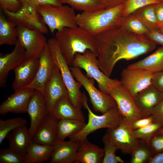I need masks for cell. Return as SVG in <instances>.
I'll use <instances>...</instances> for the list:
<instances>
[{
	"instance_id": "obj_1",
	"label": "cell",
	"mask_w": 163,
	"mask_h": 163,
	"mask_svg": "<svg viewBox=\"0 0 163 163\" xmlns=\"http://www.w3.org/2000/svg\"><path fill=\"white\" fill-rule=\"evenodd\" d=\"M95 37L99 50L98 65L108 77L119 61L135 59L152 51L157 44L146 35L130 32L121 26Z\"/></svg>"
},
{
	"instance_id": "obj_2",
	"label": "cell",
	"mask_w": 163,
	"mask_h": 163,
	"mask_svg": "<svg viewBox=\"0 0 163 163\" xmlns=\"http://www.w3.org/2000/svg\"><path fill=\"white\" fill-rule=\"evenodd\" d=\"M55 38L58 41L62 53L69 66L72 65L75 56L88 50L98 56L99 50L95 36L78 26L65 27L57 31Z\"/></svg>"
},
{
	"instance_id": "obj_3",
	"label": "cell",
	"mask_w": 163,
	"mask_h": 163,
	"mask_svg": "<svg viewBox=\"0 0 163 163\" xmlns=\"http://www.w3.org/2000/svg\"><path fill=\"white\" fill-rule=\"evenodd\" d=\"M123 3L117 6L76 15L77 25L91 35H96L120 26Z\"/></svg>"
},
{
	"instance_id": "obj_4",
	"label": "cell",
	"mask_w": 163,
	"mask_h": 163,
	"mask_svg": "<svg viewBox=\"0 0 163 163\" xmlns=\"http://www.w3.org/2000/svg\"><path fill=\"white\" fill-rule=\"evenodd\" d=\"M47 43L52 59L59 69L67 88L70 101L74 106L81 109L84 107V100L86 97L80 90L82 85L75 79L55 37L49 39Z\"/></svg>"
},
{
	"instance_id": "obj_5",
	"label": "cell",
	"mask_w": 163,
	"mask_h": 163,
	"mask_svg": "<svg viewBox=\"0 0 163 163\" xmlns=\"http://www.w3.org/2000/svg\"><path fill=\"white\" fill-rule=\"evenodd\" d=\"M84 107L88 111V122L80 131L69 137L70 140L79 142L87 137L90 133L97 129L104 128L112 129L116 128L123 120V118L117 106L101 115L95 114L88 104L87 97L84 101Z\"/></svg>"
},
{
	"instance_id": "obj_6",
	"label": "cell",
	"mask_w": 163,
	"mask_h": 163,
	"mask_svg": "<svg viewBox=\"0 0 163 163\" xmlns=\"http://www.w3.org/2000/svg\"><path fill=\"white\" fill-rule=\"evenodd\" d=\"M37 10L52 33L56 30L59 31L65 27L78 26L75 10L69 6L56 7L43 4L38 6Z\"/></svg>"
},
{
	"instance_id": "obj_7",
	"label": "cell",
	"mask_w": 163,
	"mask_h": 163,
	"mask_svg": "<svg viewBox=\"0 0 163 163\" xmlns=\"http://www.w3.org/2000/svg\"><path fill=\"white\" fill-rule=\"evenodd\" d=\"M97 57L95 54L89 50L82 54L76 53L72 66L84 69L88 76L96 81L99 90L109 94L108 90L110 85L116 82L118 80L110 78L100 70Z\"/></svg>"
},
{
	"instance_id": "obj_8",
	"label": "cell",
	"mask_w": 163,
	"mask_h": 163,
	"mask_svg": "<svg viewBox=\"0 0 163 163\" xmlns=\"http://www.w3.org/2000/svg\"><path fill=\"white\" fill-rule=\"evenodd\" d=\"M70 69L73 77L87 91L95 111L103 114L117 106L113 98L97 89L94 86V79L85 76L80 68L72 66Z\"/></svg>"
},
{
	"instance_id": "obj_9",
	"label": "cell",
	"mask_w": 163,
	"mask_h": 163,
	"mask_svg": "<svg viewBox=\"0 0 163 163\" xmlns=\"http://www.w3.org/2000/svg\"><path fill=\"white\" fill-rule=\"evenodd\" d=\"M108 94L115 100L117 107L124 120L131 123L142 118L133 97L120 81L110 85Z\"/></svg>"
},
{
	"instance_id": "obj_10",
	"label": "cell",
	"mask_w": 163,
	"mask_h": 163,
	"mask_svg": "<svg viewBox=\"0 0 163 163\" xmlns=\"http://www.w3.org/2000/svg\"><path fill=\"white\" fill-rule=\"evenodd\" d=\"M123 153L131 155L140 140L135 135L131 123L124 120L117 127L107 129L105 135Z\"/></svg>"
},
{
	"instance_id": "obj_11",
	"label": "cell",
	"mask_w": 163,
	"mask_h": 163,
	"mask_svg": "<svg viewBox=\"0 0 163 163\" xmlns=\"http://www.w3.org/2000/svg\"><path fill=\"white\" fill-rule=\"evenodd\" d=\"M153 74L143 69L127 67L122 70L120 81L134 97L152 84Z\"/></svg>"
},
{
	"instance_id": "obj_12",
	"label": "cell",
	"mask_w": 163,
	"mask_h": 163,
	"mask_svg": "<svg viewBox=\"0 0 163 163\" xmlns=\"http://www.w3.org/2000/svg\"><path fill=\"white\" fill-rule=\"evenodd\" d=\"M18 40L26 51L27 58H39L47 43L43 34L34 30L17 27Z\"/></svg>"
},
{
	"instance_id": "obj_13",
	"label": "cell",
	"mask_w": 163,
	"mask_h": 163,
	"mask_svg": "<svg viewBox=\"0 0 163 163\" xmlns=\"http://www.w3.org/2000/svg\"><path fill=\"white\" fill-rule=\"evenodd\" d=\"M3 11L7 18L12 21L16 27L36 30L43 34L48 33L46 25L37 11H30L21 8L16 13L6 10Z\"/></svg>"
},
{
	"instance_id": "obj_14",
	"label": "cell",
	"mask_w": 163,
	"mask_h": 163,
	"mask_svg": "<svg viewBox=\"0 0 163 163\" xmlns=\"http://www.w3.org/2000/svg\"><path fill=\"white\" fill-rule=\"evenodd\" d=\"M44 95L48 113H51L54 106L60 99L64 97H69L66 87L60 72L56 66L45 85Z\"/></svg>"
},
{
	"instance_id": "obj_15",
	"label": "cell",
	"mask_w": 163,
	"mask_h": 163,
	"mask_svg": "<svg viewBox=\"0 0 163 163\" xmlns=\"http://www.w3.org/2000/svg\"><path fill=\"white\" fill-rule=\"evenodd\" d=\"M39 65V58H26L13 69L15 78L12 88L14 92L27 87L32 82Z\"/></svg>"
},
{
	"instance_id": "obj_16",
	"label": "cell",
	"mask_w": 163,
	"mask_h": 163,
	"mask_svg": "<svg viewBox=\"0 0 163 163\" xmlns=\"http://www.w3.org/2000/svg\"><path fill=\"white\" fill-rule=\"evenodd\" d=\"M34 91V89L26 87L14 92L0 104V114L4 116L9 113H27L29 101Z\"/></svg>"
},
{
	"instance_id": "obj_17",
	"label": "cell",
	"mask_w": 163,
	"mask_h": 163,
	"mask_svg": "<svg viewBox=\"0 0 163 163\" xmlns=\"http://www.w3.org/2000/svg\"><path fill=\"white\" fill-rule=\"evenodd\" d=\"M27 113L30 120L28 131L32 139L39 125L48 113L45 98L41 92L35 90L29 101Z\"/></svg>"
},
{
	"instance_id": "obj_18",
	"label": "cell",
	"mask_w": 163,
	"mask_h": 163,
	"mask_svg": "<svg viewBox=\"0 0 163 163\" xmlns=\"http://www.w3.org/2000/svg\"><path fill=\"white\" fill-rule=\"evenodd\" d=\"M39 59V65L35 77L27 87L39 91L44 94L45 85L51 77L55 66L47 43L40 53Z\"/></svg>"
},
{
	"instance_id": "obj_19",
	"label": "cell",
	"mask_w": 163,
	"mask_h": 163,
	"mask_svg": "<svg viewBox=\"0 0 163 163\" xmlns=\"http://www.w3.org/2000/svg\"><path fill=\"white\" fill-rule=\"evenodd\" d=\"M26 51L17 40L10 53H0V87L5 86L9 72L26 58Z\"/></svg>"
},
{
	"instance_id": "obj_20",
	"label": "cell",
	"mask_w": 163,
	"mask_h": 163,
	"mask_svg": "<svg viewBox=\"0 0 163 163\" xmlns=\"http://www.w3.org/2000/svg\"><path fill=\"white\" fill-rule=\"evenodd\" d=\"M59 120L48 113L38 126L32 142L43 145H53L57 139Z\"/></svg>"
},
{
	"instance_id": "obj_21",
	"label": "cell",
	"mask_w": 163,
	"mask_h": 163,
	"mask_svg": "<svg viewBox=\"0 0 163 163\" xmlns=\"http://www.w3.org/2000/svg\"><path fill=\"white\" fill-rule=\"evenodd\" d=\"M163 94L151 84L134 97L135 101L142 118L151 115L153 108L161 101Z\"/></svg>"
},
{
	"instance_id": "obj_22",
	"label": "cell",
	"mask_w": 163,
	"mask_h": 163,
	"mask_svg": "<svg viewBox=\"0 0 163 163\" xmlns=\"http://www.w3.org/2000/svg\"><path fill=\"white\" fill-rule=\"evenodd\" d=\"M79 142L57 140L53 145L50 163H75Z\"/></svg>"
},
{
	"instance_id": "obj_23",
	"label": "cell",
	"mask_w": 163,
	"mask_h": 163,
	"mask_svg": "<svg viewBox=\"0 0 163 163\" xmlns=\"http://www.w3.org/2000/svg\"><path fill=\"white\" fill-rule=\"evenodd\" d=\"M6 138L8 140V148L24 157L32 142L26 125L16 128L9 132Z\"/></svg>"
},
{
	"instance_id": "obj_24",
	"label": "cell",
	"mask_w": 163,
	"mask_h": 163,
	"mask_svg": "<svg viewBox=\"0 0 163 163\" xmlns=\"http://www.w3.org/2000/svg\"><path fill=\"white\" fill-rule=\"evenodd\" d=\"M75 163H102L103 149L90 142L87 137L79 142Z\"/></svg>"
},
{
	"instance_id": "obj_25",
	"label": "cell",
	"mask_w": 163,
	"mask_h": 163,
	"mask_svg": "<svg viewBox=\"0 0 163 163\" xmlns=\"http://www.w3.org/2000/svg\"><path fill=\"white\" fill-rule=\"evenodd\" d=\"M50 113L59 120L70 119L85 122V118L81 109L74 106L68 96L60 99Z\"/></svg>"
},
{
	"instance_id": "obj_26",
	"label": "cell",
	"mask_w": 163,
	"mask_h": 163,
	"mask_svg": "<svg viewBox=\"0 0 163 163\" xmlns=\"http://www.w3.org/2000/svg\"><path fill=\"white\" fill-rule=\"evenodd\" d=\"M130 68H140L153 74L163 71V46L145 58L129 65Z\"/></svg>"
},
{
	"instance_id": "obj_27",
	"label": "cell",
	"mask_w": 163,
	"mask_h": 163,
	"mask_svg": "<svg viewBox=\"0 0 163 163\" xmlns=\"http://www.w3.org/2000/svg\"><path fill=\"white\" fill-rule=\"evenodd\" d=\"M53 150V145L32 142L24 157L26 163H40L50 160Z\"/></svg>"
},
{
	"instance_id": "obj_28",
	"label": "cell",
	"mask_w": 163,
	"mask_h": 163,
	"mask_svg": "<svg viewBox=\"0 0 163 163\" xmlns=\"http://www.w3.org/2000/svg\"><path fill=\"white\" fill-rule=\"evenodd\" d=\"M18 39L17 27L2 12L0 14V45H15Z\"/></svg>"
},
{
	"instance_id": "obj_29",
	"label": "cell",
	"mask_w": 163,
	"mask_h": 163,
	"mask_svg": "<svg viewBox=\"0 0 163 163\" xmlns=\"http://www.w3.org/2000/svg\"><path fill=\"white\" fill-rule=\"evenodd\" d=\"M86 123L85 122L73 120H59L57 140L63 141L66 137L76 134L85 127Z\"/></svg>"
},
{
	"instance_id": "obj_30",
	"label": "cell",
	"mask_w": 163,
	"mask_h": 163,
	"mask_svg": "<svg viewBox=\"0 0 163 163\" xmlns=\"http://www.w3.org/2000/svg\"><path fill=\"white\" fill-rule=\"evenodd\" d=\"M155 5L145 6L132 13L138 18L149 31L158 30L159 24L155 11Z\"/></svg>"
},
{
	"instance_id": "obj_31",
	"label": "cell",
	"mask_w": 163,
	"mask_h": 163,
	"mask_svg": "<svg viewBox=\"0 0 163 163\" xmlns=\"http://www.w3.org/2000/svg\"><path fill=\"white\" fill-rule=\"evenodd\" d=\"M61 4H66L74 10L90 12L106 8L102 0H57Z\"/></svg>"
},
{
	"instance_id": "obj_32",
	"label": "cell",
	"mask_w": 163,
	"mask_h": 163,
	"mask_svg": "<svg viewBox=\"0 0 163 163\" xmlns=\"http://www.w3.org/2000/svg\"><path fill=\"white\" fill-rule=\"evenodd\" d=\"M120 26L127 31L137 34L146 35L149 32L142 22L132 14L122 16Z\"/></svg>"
},
{
	"instance_id": "obj_33",
	"label": "cell",
	"mask_w": 163,
	"mask_h": 163,
	"mask_svg": "<svg viewBox=\"0 0 163 163\" xmlns=\"http://www.w3.org/2000/svg\"><path fill=\"white\" fill-rule=\"evenodd\" d=\"M155 154L148 142L140 140L139 145L131 155L129 162L148 163Z\"/></svg>"
},
{
	"instance_id": "obj_34",
	"label": "cell",
	"mask_w": 163,
	"mask_h": 163,
	"mask_svg": "<svg viewBox=\"0 0 163 163\" xmlns=\"http://www.w3.org/2000/svg\"><path fill=\"white\" fill-rule=\"evenodd\" d=\"M27 121L25 119L17 117L6 120L0 119V144L7 135L16 128L26 125Z\"/></svg>"
},
{
	"instance_id": "obj_35",
	"label": "cell",
	"mask_w": 163,
	"mask_h": 163,
	"mask_svg": "<svg viewBox=\"0 0 163 163\" xmlns=\"http://www.w3.org/2000/svg\"><path fill=\"white\" fill-rule=\"evenodd\" d=\"M102 141L104 145V155L102 163H123V161L116 155V152L118 149L110 139L104 135Z\"/></svg>"
},
{
	"instance_id": "obj_36",
	"label": "cell",
	"mask_w": 163,
	"mask_h": 163,
	"mask_svg": "<svg viewBox=\"0 0 163 163\" xmlns=\"http://www.w3.org/2000/svg\"><path fill=\"white\" fill-rule=\"evenodd\" d=\"M163 126V124L153 121L144 127L133 130V132L136 137L140 140L148 142Z\"/></svg>"
},
{
	"instance_id": "obj_37",
	"label": "cell",
	"mask_w": 163,
	"mask_h": 163,
	"mask_svg": "<svg viewBox=\"0 0 163 163\" xmlns=\"http://www.w3.org/2000/svg\"><path fill=\"white\" fill-rule=\"evenodd\" d=\"M162 2L161 0H127L123 3L122 16H127L145 6Z\"/></svg>"
},
{
	"instance_id": "obj_38",
	"label": "cell",
	"mask_w": 163,
	"mask_h": 163,
	"mask_svg": "<svg viewBox=\"0 0 163 163\" xmlns=\"http://www.w3.org/2000/svg\"><path fill=\"white\" fill-rule=\"evenodd\" d=\"M0 163H26L25 158L9 149L0 151Z\"/></svg>"
},
{
	"instance_id": "obj_39",
	"label": "cell",
	"mask_w": 163,
	"mask_h": 163,
	"mask_svg": "<svg viewBox=\"0 0 163 163\" xmlns=\"http://www.w3.org/2000/svg\"><path fill=\"white\" fill-rule=\"evenodd\" d=\"M22 5V8L29 11H37L40 5L48 4L58 7L62 5L57 0H19Z\"/></svg>"
},
{
	"instance_id": "obj_40",
	"label": "cell",
	"mask_w": 163,
	"mask_h": 163,
	"mask_svg": "<svg viewBox=\"0 0 163 163\" xmlns=\"http://www.w3.org/2000/svg\"><path fill=\"white\" fill-rule=\"evenodd\" d=\"M0 7L2 11L16 13L21 9L22 5L19 0H0Z\"/></svg>"
},
{
	"instance_id": "obj_41",
	"label": "cell",
	"mask_w": 163,
	"mask_h": 163,
	"mask_svg": "<svg viewBox=\"0 0 163 163\" xmlns=\"http://www.w3.org/2000/svg\"><path fill=\"white\" fill-rule=\"evenodd\" d=\"M155 154L163 152V134L156 133L148 142Z\"/></svg>"
},
{
	"instance_id": "obj_42",
	"label": "cell",
	"mask_w": 163,
	"mask_h": 163,
	"mask_svg": "<svg viewBox=\"0 0 163 163\" xmlns=\"http://www.w3.org/2000/svg\"><path fill=\"white\" fill-rule=\"evenodd\" d=\"M151 115L153 118V122L163 124V97L152 109Z\"/></svg>"
},
{
	"instance_id": "obj_43",
	"label": "cell",
	"mask_w": 163,
	"mask_h": 163,
	"mask_svg": "<svg viewBox=\"0 0 163 163\" xmlns=\"http://www.w3.org/2000/svg\"><path fill=\"white\" fill-rule=\"evenodd\" d=\"M151 83L156 89L163 94V71L153 74Z\"/></svg>"
},
{
	"instance_id": "obj_44",
	"label": "cell",
	"mask_w": 163,
	"mask_h": 163,
	"mask_svg": "<svg viewBox=\"0 0 163 163\" xmlns=\"http://www.w3.org/2000/svg\"><path fill=\"white\" fill-rule=\"evenodd\" d=\"M153 121V118L151 115L146 118H142L136 120L131 123L133 130L139 129L147 126Z\"/></svg>"
},
{
	"instance_id": "obj_45",
	"label": "cell",
	"mask_w": 163,
	"mask_h": 163,
	"mask_svg": "<svg viewBox=\"0 0 163 163\" xmlns=\"http://www.w3.org/2000/svg\"><path fill=\"white\" fill-rule=\"evenodd\" d=\"M146 36L150 40L163 46V33L158 30H151Z\"/></svg>"
},
{
	"instance_id": "obj_46",
	"label": "cell",
	"mask_w": 163,
	"mask_h": 163,
	"mask_svg": "<svg viewBox=\"0 0 163 163\" xmlns=\"http://www.w3.org/2000/svg\"><path fill=\"white\" fill-rule=\"evenodd\" d=\"M155 11L159 24L163 22V2L155 4Z\"/></svg>"
},
{
	"instance_id": "obj_47",
	"label": "cell",
	"mask_w": 163,
	"mask_h": 163,
	"mask_svg": "<svg viewBox=\"0 0 163 163\" xmlns=\"http://www.w3.org/2000/svg\"><path fill=\"white\" fill-rule=\"evenodd\" d=\"M106 6V8L114 7L124 3L127 0H102Z\"/></svg>"
},
{
	"instance_id": "obj_48",
	"label": "cell",
	"mask_w": 163,
	"mask_h": 163,
	"mask_svg": "<svg viewBox=\"0 0 163 163\" xmlns=\"http://www.w3.org/2000/svg\"><path fill=\"white\" fill-rule=\"evenodd\" d=\"M148 163H163V152L155 154L149 160Z\"/></svg>"
},
{
	"instance_id": "obj_49",
	"label": "cell",
	"mask_w": 163,
	"mask_h": 163,
	"mask_svg": "<svg viewBox=\"0 0 163 163\" xmlns=\"http://www.w3.org/2000/svg\"><path fill=\"white\" fill-rule=\"evenodd\" d=\"M158 30L163 33V22L159 24Z\"/></svg>"
},
{
	"instance_id": "obj_50",
	"label": "cell",
	"mask_w": 163,
	"mask_h": 163,
	"mask_svg": "<svg viewBox=\"0 0 163 163\" xmlns=\"http://www.w3.org/2000/svg\"><path fill=\"white\" fill-rule=\"evenodd\" d=\"M158 133L163 134V126L157 132Z\"/></svg>"
},
{
	"instance_id": "obj_51",
	"label": "cell",
	"mask_w": 163,
	"mask_h": 163,
	"mask_svg": "<svg viewBox=\"0 0 163 163\" xmlns=\"http://www.w3.org/2000/svg\"><path fill=\"white\" fill-rule=\"evenodd\" d=\"M161 1H162V2H163V0H161Z\"/></svg>"
}]
</instances>
